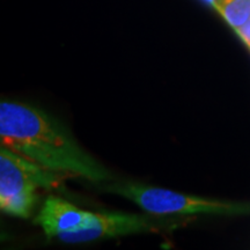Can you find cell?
Listing matches in <instances>:
<instances>
[{"label":"cell","mask_w":250,"mask_h":250,"mask_svg":"<svg viewBox=\"0 0 250 250\" xmlns=\"http://www.w3.org/2000/svg\"><path fill=\"white\" fill-rule=\"evenodd\" d=\"M205 1L208 2V4H210L211 6H213V7H214L215 2H217V0H205Z\"/></svg>","instance_id":"obj_7"},{"label":"cell","mask_w":250,"mask_h":250,"mask_svg":"<svg viewBox=\"0 0 250 250\" xmlns=\"http://www.w3.org/2000/svg\"><path fill=\"white\" fill-rule=\"evenodd\" d=\"M66 175L49 170L5 146L0 148V208L5 213L27 219L35 208L40 188L61 186Z\"/></svg>","instance_id":"obj_2"},{"label":"cell","mask_w":250,"mask_h":250,"mask_svg":"<svg viewBox=\"0 0 250 250\" xmlns=\"http://www.w3.org/2000/svg\"><path fill=\"white\" fill-rule=\"evenodd\" d=\"M0 139L1 146L56 173L93 183L112 179L107 168L81 147L57 118L26 103H0Z\"/></svg>","instance_id":"obj_1"},{"label":"cell","mask_w":250,"mask_h":250,"mask_svg":"<svg viewBox=\"0 0 250 250\" xmlns=\"http://www.w3.org/2000/svg\"><path fill=\"white\" fill-rule=\"evenodd\" d=\"M182 218L183 215L168 217L166 214H154L149 212L145 214L92 212L80 227L61 234L57 239L64 243L76 245L132 234L161 233L181 226Z\"/></svg>","instance_id":"obj_3"},{"label":"cell","mask_w":250,"mask_h":250,"mask_svg":"<svg viewBox=\"0 0 250 250\" xmlns=\"http://www.w3.org/2000/svg\"><path fill=\"white\" fill-rule=\"evenodd\" d=\"M235 31L239 34V36L241 37L243 41H245V43L249 46V49H250V21L249 22H247L245 26L239 28V29Z\"/></svg>","instance_id":"obj_6"},{"label":"cell","mask_w":250,"mask_h":250,"mask_svg":"<svg viewBox=\"0 0 250 250\" xmlns=\"http://www.w3.org/2000/svg\"><path fill=\"white\" fill-rule=\"evenodd\" d=\"M214 8L234 30L250 21V0H217Z\"/></svg>","instance_id":"obj_5"},{"label":"cell","mask_w":250,"mask_h":250,"mask_svg":"<svg viewBox=\"0 0 250 250\" xmlns=\"http://www.w3.org/2000/svg\"><path fill=\"white\" fill-rule=\"evenodd\" d=\"M90 213L92 212L81 210L66 199L51 195L43 203L34 224L42 228L48 239H54L62 233L77 229Z\"/></svg>","instance_id":"obj_4"}]
</instances>
